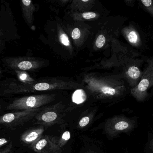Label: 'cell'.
<instances>
[{
  "mask_svg": "<svg viewBox=\"0 0 153 153\" xmlns=\"http://www.w3.org/2000/svg\"><path fill=\"white\" fill-rule=\"evenodd\" d=\"M17 31L10 5L3 3L0 7V54L4 49L6 42L19 38Z\"/></svg>",
  "mask_w": 153,
  "mask_h": 153,
  "instance_id": "6da1fadb",
  "label": "cell"
},
{
  "mask_svg": "<svg viewBox=\"0 0 153 153\" xmlns=\"http://www.w3.org/2000/svg\"><path fill=\"white\" fill-rule=\"evenodd\" d=\"M55 99L53 95H35L24 96L13 99L7 106L8 110H27L39 108Z\"/></svg>",
  "mask_w": 153,
  "mask_h": 153,
  "instance_id": "7a4b0ae2",
  "label": "cell"
},
{
  "mask_svg": "<svg viewBox=\"0 0 153 153\" xmlns=\"http://www.w3.org/2000/svg\"><path fill=\"white\" fill-rule=\"evenodd\" d=\"M42 108L21 110L0 116V125L14 129L35 117Z\"/></svg>",
  "mask_w": 153,
  "mask_h": 153,
  "instance_id": "3957f363",
  "label": "cell"
},
{
  "mask_svg": "<svg viewBox=\"0 0 153 153\" xmlns=\"http://www.w3.org/2000/svg\"><path fill=\"white\" fill-rule=\"evenodd\" d=\"M135 122L126 117L118 116L109 119L104 126L105 133L111 136H116L121 133H128L135 127Z\"/></svg>",
  "mask_w": 153,
  "mask_h": 153,
  "instance_id": "277c9868",
  "label": "cell"
},
{
  "mask_svg": "<svg viewBox=\"0 0 153 153\" xmlns=\"http://www.w3.org/2000/svg\"><path fill=\"white\" fill-rule=\"evenodd\" d=\"M3 66L7 70L13 71H30L38 66V62L30 57L7 56L1 59Z\"/></svg>",
  "mask_w": 153,
  "mask_h": 153,
  "instance_id": "5b68a950",
  "label": "cell"
},
{
  "mask_svg": "<svg viewBox=\"0 0 153 153\" xmlns=\"http://www.w3.org/2000/svg\"><path fill=\"white\" fill-rule=\"evenodd\" d=\"M62 106L57 104L42 110L35 116L37 123L44 126H51L62 120L64 111Z\"/></svg>",
  "mask_w": 153,
  "mask_h": 153,
  "instance_id": "8992f818",
  "label": "cell"
},
{
  "mask_svg": "<svg viewBox=\"0 0 153 153\" xmlns=\"http://www.w3.org/2000/svg\"><path fill=\"white\" fill-rule=\"evenodd\" d=\"M31 149L36 153H61L58 139L53 137L45 135L31 146Z\"/></svg>",
  "mask_w": 153,
  "mask_h": 153,
  "instance_id": "52a82bcc",
  "label": "cell"
},
{
  "mask_svg": "<svg viewBox=\"0 0 153 153\" xmlns=\"http://www.w3.org/2000/svg\"><path fill=\"white\" fill-rule=\"evenodd\" d=\"M45 131L43 127H38L27 130L22 134L20 141L26 145L32 146L43 137Z\"/></svg>",
  "mask_w": 153,
  "mask_h": 153,
  "instance_id": "ba28073f",
  "label": "cell"
},
{
  "mask_svg": "<svg viewBox=\"0 0 153 153\" xmlns=\"http://www.w3.org/2000/svg\"><path fill=\"white\" fill-rule=\"evenodd\" d=\"M22 11L23 18L28 24L32 23V15L35 10V7L30 0H22L21 1Z\"/></svg>",
  "mask_w": 153,
  "mask_h": 153,
  "instance_id": "9c48e42d",
  "label": "cell"
},
{
  "mask_svg": "<svg viewBox=\"0 0 153 153\" xmlns=\"http://www.w3.org/2000/svg\"><path fill=\"white\" fill-rule=\"evenodd\" d=\"M13 74L15 75L17 77L16 80L21 83L31 84L33 82V80L28 74L25 71H13Z\"/></svg>",
  "mask_w": 153,
  "mask_h": 153,
  "instance_id": "30bf717a",
  "label": "cell"
},
{
  "mask_svg": "<svg viewBox=\"0 0 153 153\" xmlns=\"http://www.w3.org/2000/svg\"><path fill=\"white\" fill-rule=\"evenodd\" d=\"M87 99V95L84 90L79 89L76 90L72 96V101L77 104H82Z\"/></svg>",
  "mask_w": 153,
  "mask_h": 153,
  "instance_id": "8fae6325",
  "label": "cell"
},
{
  "mask_svg": "<svg viewBox=\"0 0 153 153\" xmlns=\"http://www.w3.org/2000/svg\"><path fill=\"white\" fill-rule=\"evenodd\" d=\"M52 88H53V87L46 83H38L34 84V92L46 91Z\"/></svg>",
  "mask_w": 153,
  "mask_h": 153,
  "instance_id": "7c38bea8",
  "label": "cell"
},
{
  "mask_svg": "<svg viewBox=\"0 0 153 153\" xmlns=\"http://www.w3.org/2000/svg\"><path fill=\"white\" fill-rule=\"evenodd\" d=\"M71 138V133L69 131H65L58 140V144L61 148L63 147Z\"/></svg>",
  "mask_w": 153,
  "mask_h": 153,
  "instance_id": "4fadbf2b",
  "label": "cell"
},
{
  "mask_svg": "<svg viewBox=\"0 0 153 153\" xmlns=\"http://www.w3.org/2000/svg\"><path fill=\"white\" fill-rule=\"evenodd\" d=\"M128 74L132 79H137L140 75V70L136 66H131L128 69Z\"/></svg>",
  "mask_w": 153,
  "mask_h": 153,
  "instance_id": "5bb4252c",
  "label": "cell"
},
{
  "mask_svg": "<svg viewBox=\"0 0 153 153\" xmlns=\"http://www.w3.org/2000/svg\"><path fill=\"white\" fill-rule=\"evenodd\" d=\"M100 91L102 94L108 96H113L116 95L117 91L114 88L108 86H104L101 89Z\"/></svg>",
  "mask_w": 153,
  "mask_h": 153,
  "instance_id": "9a60e30c",
  "label": "cell"
},
{
  "mask_svg": "<svg viewBox=\"0 0 153 153\" xmlns=\"http://www.w3.org/2000/svg\"><path fill=\"white\" fill-rule=\"evenodd\" d=\"M149 81L147 79L142 80L137 86L138 91L140 93H144L149 87Z\"/></svg>",
  "mask_w": 153,
  "mask_h": 153,
  "instance_id": "2e32d148",
  "label": "cell"
},
{
  "mask_svg": "<svg viewBox=\"0 0 153 153\" xmlns=\"http://www.w3.org/2000/svg\"><path fill=\"white\" fill-rule=\"evenodd\" d=\"M91 116H85L83 117L79 122V126L80 127H85L90 123Z\"/></svg>",
  "mask_w": 153,
  "mask_h": 153,
  "instance_id": "e0dca14e",
  "label": "cell"
},
{
  "mask_svg": "<svg viewBox=\"0 0 153 153\" xmlns=\"http://www.w3.org/2000/svg\"><path fill=\"white\" fill-rule=\"evenodd\" d=\"M105 41H106V38L104 36L102 35H100L96 39L95 45L97 47L101 48L104 46Z\"/></svg>",
  "mask_w": 153,
  "mask_h": 153,
  "instance_id": "ac0fdd59",
  "label": "cell"
},
{
  "mask_svg": "<svg viewBox=\"0 0 153 153\" xmlns=\"http://www.w3.org/2000/svg\"><path fill=\"white\" fill-rule=\"evenodd\" d=\"M128 40L130 43L135 44L138 40V37L135 31H132L129 32L128 35Z\"/></svg>",
  "mask_w": 153,
  "mask_h": 153,
  "instance_id": "d6986e66",
  "label": "cell"
},
{
  "mask_svg": "<svg viewBox=\"0 0 153 153\" xmlns=\"http://www.w3.org/2000/svg\"><path fill=\"white\" fill-rule=\"evenodd\" d=\"M60 40L64 46H69L70 44V40L68 36L65 33H63L60 36Z\"/></svg>",
  "mask_w": 153,
  "mask_h": 153,
  "instance_id": "ffe728a7",
  "label": "cell"
},
{
  "mask_svg": "<svg viewBox=\"0 0 153 153\" xmlns=\"http://www.w3.org/2000/svg\"><path fill=\"white\" fill-rule=\"evenodd\" d=\"M0 153H13V145L11 143L7 145L6 147L0 150Z\"/></svg>",
  "mask_w": 153,
  "mask_h": 153,
  "instance_id": "44dd1931",
  "label": "cell"
},
{
  "mask_svg": "<svg viewBox=\"0 0 153 153\" xmlns=\"http://www.w3.org/2000/svg\"><path fill=\"white\" fill-rule=\"evenodd\" d=\"M81 36V32L80 30L78 28H75L73 31L72 33V37L74 40L79 39Z\"/></svg>",
  "mask_w": 153,
  "mask_h": 153,
  "instance_id": "7402d4cb",
  "label": "cell"
},
{
  "mask_svg": "<svg viewBox=\"0 0 153 153\" xmlns=\"http://www.w3.org/2000/svg\"><path fill=\"white\" fill-rule=\"evenodd\" d=\"M96 13L92 12H88L84 13L82 14V17L85 19H90L96 17Z\"/></svg>",
  "mask_w": 153,
  "mask_h": 153,
  "instance_id": "603a6c76",
  "label": "cell"
},
{
  "mask_svg": "<svg viewBox=\"0 0 153 153\" xmlns=\"http://www.w3.org/2000/svg\"><path fill=\"white\" fill-rule=\"evenodd\" d=\"M10 142V140L5 138H0V148L2 146L6 145Z\"/></svg>",
  "mask_w": 153,
  "mask_h": 153,
  "instance_id": "cb8c5ba5",
  "label": "cell"
},
{
  "mask_svg": "<svg viewBox=\"0 0 153 153\" xmlns=\"http://www.w3.org/2000/svg\"><path fill=\"white\" fill-rule=\"evenodd\" d=\"M141 1L143 3V4L146 7H149V6H151L152 5V0H148V1H146V0L143 1V0H142Z\"/></svg>",
  "mask_w": 153,
  "mask_h": 153,
  "instance_id": "d4e9b609",
  "label": "cell"
},
{
  "mask_svg": "<svg viewBox=\"0 0 153 153\" xmlns=\"http://www.w3.org/2000/svg\"><path fill=\"white\" fill-rule=\"evenodd\" d=\"M3 76V72L1 68L0 67V79Z\"/></svg>",
  "mask_w": 153,
  "mask_h": 153,
  "instance_id": "484cf974",
  "label": "cell"
},
{
  "mask_svg": "<svg viewBox=\"0 0 153 153\" xmlns=\"http://www.w3.org/2000/svg\"><path fill=\"white\" fill-rule=\"evenodd\" d=\"M85 153H97L96 152H94V151H92V150H88V151H86Z\"/></svg>",
  "mask_w": 153,
  "mask_h": 153,
  "instance_id": "4316f807",
  "label": "cell"
},
{
  "mask_svg": "<svg viewBox=\"0 0 153 153\" xmlns=\"http://www.w3.org/2000/svg\"><path fill=\"white\" fill-rule=\"evenodd\" d=\"M150 146H151V149L153 152V140L151 142V144H150Z\"/></svg>",
  "mask_w": 153,
  "mask_h": 153,
  "instance_id": "83f0119b",
  "label": "cell"
},
{
  "mask_svg": "<svg viewBox=\"0 0 153 153\" xmlns=\"http://www.w3.org/2000/svg\"><path fill=\"white\" fill-rule=\"evenodd\" d=\"M2 81V80H0V88H1V85Z\"/></svg>",
  "mask_w": 153,
  "mask_h": 153,
  "instance_id": "f1b7e54d",
  "label": "cell"
},
{
  "mask_svg": "<svg viewBox=\"0 0 153 153\" xmlns=\"http://www.w3.org/2000/svg\"><path fill=\"white\" fill-rule=\"evenodd\" d=\"M1 105H0V110H1Z\"/></svg>",
  "mask_w": 153,
  "mask_h": 153,
  "instance_id": "f546056e",
  "label": "cell"
},
{
  "mask_svg": "<svg viewBox=\"0 0 153 153\" xmlns=\"http://www.w3.org/2000/svg\"><path fill=\"white\" fill-rule=\"evenodd\" d=\"M82 1L83 2H87V1H84V0H83Z\"/></svg>",
  "mask_w": 153,
  "mask_h": 153,
  "instance_id": "4dcf8cb0",
  "label": "cell"
}]
</instances>
